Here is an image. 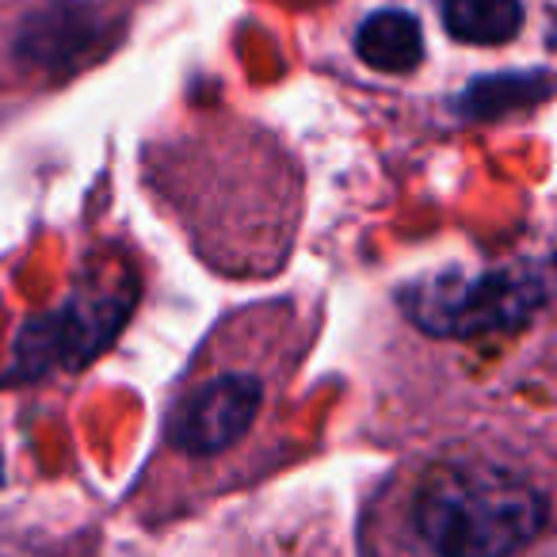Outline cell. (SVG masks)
Instances as JSON below:
<instances>
[{
	"label": "cell",
	"instance_id": "6",
	"mask_svg": "<svg viewBox=\"0 0 557 557\" xmlns=\"http://www.w3.org/2000/svg\"><path fill=\"white\" fill-rule=\"evenodd\" d=\"M443 24L458 42L473 47H500L523 27L519 0H443Z\"/></svg>",
	"mask_w": 557,
	"mask_h": 557
},
{
	"label": "cell",
	"instance_id": "3",
	"mask_svg": "<svg viewBox=\"0 0 557 557\" xmlns=\"http://www.w3.org/2000/svg\"><path fill=\"white\" fill-rule=\"evenodd\" d=\"M260 382L252 374H222L207 382L172 420V443L187 455H218L252 428L260 412Z\"/></svg>",
	"mask_w": 557,
	"mask_h": 557
},
{
	"label": "cell",
	"instance_id": "5",
	"mask_svg": "<svg viewBox=\"0 0 557 557\" xmlns=\"http://www.w3.org/2000/svg\"><path fill=\"white\" fill-rule=\"evenodd\" d=\"M356 54L379 73H412L424 58V32L409 12H374L359 24Z\"/></svg>",
	"mask_w": 557,
	"mask_h": 557
},
{
	"label": "cell",
	"instance_id": "2",
	"mask_svg": "<svg viewBox=\"0 0 557 557\" xmlns=\"http://www.w3.org/2000/svg\"><path fill=\"white\" fill-rule=\"evenodd\" d=\"M546 302V283L527 263L488 268L478 275L466 271H435L401 290V310L412 325L443 341L511 333L539 318Z\"/></svg>",
	"mask_w": 557,
	"mask_h": 557
},
{
	"label": "cell",
	"instance_id": "7",
	"mask_svg": "<svg viewBox=\"0 0 557 557\" xmlns=\"http://www.w3.org/2000/svg\"><path fill=\"white\" fill-rule=\"evenodd\" d=\"M546 96V77L542 73H516V77H485L478 85H470V92L462 96V111L470 115H500L511 103H531Z\"/></svg>",
	"mask_w": 557,
	"mask_h": 557
},
{
	"label": "cell",
	"instance_id": "1",
	"mask_svg": "<svg viewBox=\"0 0 557 557\" xmlns=\"http://www.w3.org/2000/svg\"><path fill=\"white\" fill-rule=\"evenodd\" d=\"M546 516L539 485L488 462L440 466L412 504L417 534L435 557H516Z\"/></svg>",
	"mask_w": 557,
	"mask_h": 557
},
{
	"label": "cell",
	"instance_id": "4",
	"mask_svg": "<svg viewBox=\"0 0 557 557\" xmlns=\"http://www.w3.org/2000/svg\"><path fill=\"white\" fill-rule=\"evenodd\" d=\"M126 313L123 298L111 295H92V298H77V302L65 306L58 318L42 321L39 333V359H85L92 356L103 344V336L115 333L119 321Z\"/></svg>",
	"mask_w": 557,
	"mask_h": 557
}]
</instances>
